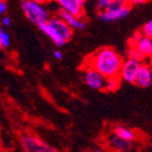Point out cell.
<instances>
[{
  "instance_id": "cell-1",
  "label": "cell",
  "mask_w": 152,
  "mask_h": 152,
  "mask_svg": "<svg viewBox=\"0 0 152 152\" xmlns=\"http://www.w3.org/2000/svg\"><path fill=\"white\" fill-rule=\"evenodd\" d=\"M124 61L114 49L102 48L91 58V68H94L104 78L117 79L120 76Z\"/></svg>"
},
{
  "instance_id": "cell-2",
  "label": "cell",
  "mask_w": 152,
  "mask_h": 152,
  "mask_svg": "<svg viewBox=\"0 0 152 152\" xmlns=\"http://www.w3.org/2000/svg\"><path fill=\"white\" fill-rule=\"evenodd\" d=\"M39 30L50 37L56 47L64 46L72 37V29L61 18H50L47 23L38 26Z\"/></svg>"
},
{
  "instance_id": "cell-3",
  "label": "cell",
  "mask_w": 152,
  "mask_h": 152,
  "mask_svg": "<svg viewBox=\"0 0 152 152\" xmlns=\"http://www.w3.org/2000/svg\"><path fill=\"white\" fill-rule=\"evenodd\" d=\"M131 12V7L121 0H110L105 11L99 13V18L104 23H112L127 17Z\"/></svg>"
},
{
  "instance_id": "cell-4",
  "label": "cell",
  "mask_w": 152,
  "mask_h": 152,
  "mask_svg": "<svg viewBox=\"0 0 152 152\" xmlns=\"http://www.w3.org/2000/svg\"><path fill=\"white\" fill-rule=\"evenodd\" d=\"M21 9L25 13L26 17L33 23L39 26L49 20V15L47 10L38 1L25 0L21 2Z\"/></svg>"
},
{
  "instance_id": "cell-5",
  "label": "cell",
  "mask_w": 152,
  "mask_h": 152,
  "mask_svg": "<svg viewBox=\"0 0 152 152\" xmlns=\"http://www.w3.org/2000/svg\"><path fill=\"white\" fill-rule=\"evenodd\" d=\"M20 144L25 152H58V150L48 142L33 135H23Z\"/></svg>"
},
{
  "instance_id": "cell-6",
  "label": "cell",
  "mask_w": 152,
  "mask_h": 152,
  "mask_svg": "<svg viewBox=\"0 0 152 152\" xmlns=\"http://www.w3.org/2000/svg\"><path fill=\"white\" fill-rule=\"evenodd\" d=\"M140 67H142L140 62L132 60V58H128L127 61H124V65H122L121 71H120V77L127 83H135Z\"/></svg>"
},
{
  "instance_id": "cell-7",
  "label": "cell",
  "mask_w": 152,
  "mask_h": 152,
  "mask_svg": "<svg viewBox=\"0 0 152 152\" xmlns=\"http://www.w3.org/2000/svg\"><path fill=\"white\" fill-rule=\"evenodd\" d=\"M130 47H134L145 58H152V38L142 34H136L129 42Z\"/></svg>"
},
{
  "instance_id": "cell-8",
  "label": "cell",
  "mask_w": 152,
  "mask_h": 152,
  "mask_svg": "<svg viewBox=\"0 0 152 152\" xmlns=\"http://www.w3.org/2000/svg\"><path fill=\"white\" fill-rule=\"evenodd\" d=\"M83 80H84V83L93 89H96V91L105 89L107 79L104 78L100 72L95 70L94 68H89L87 70H85L83 76Z\"/></svg>"
},
{
  "instance_id": "cell-9",
  "label": "cell",
  "mask_w": 152,
  "mask_h": 152,
  "mask_svg": "<svg viewBox=\"0 0 152 152\" xmlns=\"http://www.w3.org/2000/svg\"><path fill=\"white\" fill-rule=\"evenodd\" d=\"M58 4L60 9L66 11L76 18H80L84 12V0H58Z\"/></svg>"
},
{
  "instance_id": "cell-10",
  "label": "cell",
  "mask_w": 152,
  "mask_h": 152,
  "mask_svg": "<svg viewBox=\"0 0 152 152\" xmlns=\"http://www.w3.org/2000/svg\"><path fill=\"white\" fill-rule=\"evenodd\" d=\"M107 142H109L110 147L113 150H115L116 152H126L128 150H130L132 142L124 140V138L119 137L113 132L109 136V138H107Z\"/></svg>"
},
{
  "instance_id": "cell-11",
  "label": "cell",
  "mask_w": 152,
  "mask_h": 152,
  "mask_svg": "<svg viewBox=\"0 0 152 152\" xmlns=\"http://www.w3.org/2000/svg\"><path fill=\"white\" fill-rule=\"evenodd\" d=\"M152 83V71L148 65H142L135 84L140 87H149Z\"/></svg>"
},
{
  "instance_id": "cell-12",
  "label": "cell",
  "mask_w": 152,
  "mask_h": 152,
  "mask_svg": "<svg viewBox=\"0 0 152 152\" xmlns=\"http://www.w3.org/2000/svg\"><path fill=\"white\" fill-rule=\"evenodd\" d=\"M58 15H60V18H61L62 20L65 21L71 29L83 30V29L85 28V23H84V21H82L80 18H76L75 16L70 15L69 13L62 10V9L58 10Z\"/></svg>"
},
{
  "instance_id": "cell-13",
  "label": "cell",
  "mask_w": 152,
  "mask_h": 152,
  "mask_svg": "<svg viewBox=\"0 0 152 152\" xmlns=\"http://www.w3.org/2000/svg\"><path fill=\"white\" fill-rule=\"evenodd\" d=\"M114 133L121 138H124V140H129V142H132L135 137V133L132 130L128 129L126 127H121V126H117L114 129Z\"/></svg>"
},
{
  "instance_id": "cell-14",
  "label": "cell",
  "mask_w": 152,
  "mask_h": 152,
  "mask_svg": "<svg viewBox=\"0 0 152 152\" xmlns=\"http://www.w3.org/2000/svg\"><path fill=\"white\" fill-rule=\"evenodd\" d=\"M10 43H11L10 35L5 32L4 29L1 28L0 29V46H1V48L7 49L10 46Z\"/></svg>"
},
{
  "instance_id": "cell-15",
  "label": "cell",
  "mask_w": 152,
  "mask_h": 152,
  "mask_svg": "<svg viewBox=\"0 0 152 152\" xmlns=\"http://www.w3.org/2000/svg\"><path fill=\"white\" fill-rule=\"evenodd\" d=\"M128 58H132V60H135V61L140 62L145 56H142L136 48H134V47H129V49H128Z\"/></svg>"
},
{
  "instance_id": "cell-16",
  "label": "cell",
  "mask_w": 152,
  "mask_h": 152,
  "mask_svg": "<svg viewBox=\"0 0 152 152\" xmlns=\"http://www.w3.org/2000/svg\"><path fill=\"white\" fill-rule=\"evenodd\" d=\"M119 85V80L117 79H109L107 80V84H105V89L107 91H114L118 87Z\"/></svg>"
},
{
  "instance_id": "cell-17",
  "label": "cell",
  "mask_w": 152,
  "mask_h": 152,
  "mask_svg": "<svg viewBox=\"0 0 152 152\" xmlns=\"http://www.w3.org/2000/svg\"><path fill=\"white\" fill-rule=\"evenodd\" d=\"M142 35L152 38V19L144 25V27H142Z\"/></svg>"
},
{
  "instance_id": "cell-18",
  "label": "cell",
  "mask_w": 152,
  "mask_h": 152,
  "mask_svg": "<svg viewBox=\"0 0 152 152\" xmlns=\"http://www.w3.org/2000/svg\"><path fill=\"white\" fill-rule=\"evenodd\" d=\"M109 3L110 0H99V1H97V8H98V10H100V12H103L107 10Z\"/></svg>"
},
{
  "instance_id": "cell-19",
  "label": "cell",
  "mask_w": 152,
  "mask_h": 152,
  "mask_svg": "<svg viewBox=\"0 0 152 152\" xmlns=\"http://www.w3.org/2000/svg\"><path fill=\"white\" fill-rule=\"evenodd\" d=\"M7 10H8V3L5 2V1H3V0H1L0 1V14L3 15Z\"/></svg>"
},
{
  "instance_id": "cell-20",
  "label": "cell",
  "mask_w": 152,
  "mask_h": 152,
  "mask_svg": "<svg viewBox=\"0 0 152 152\" xmlns=\"http://www.w3.org/2000/svg\"><path fill=\"white\" fill-rule=\"evenodd\" d=\"M1 23H2V26H4V27H8V26L11 25V18L8 17V16H4V17H2Z\"/></svg>"
},
{
  "instance_id": "cell-21",
  "label": "cell",
  "mask_w": 152,
  "mask_h": 152,
  "mask_svg": "<svg viewBox=\"0 0 152 152\" xmlns=\"http://www.w3.org/2000/svg\"><path fill=\"white\" fill-rule=\"evenodd\" d=\"M53 56H54V58H58V60H62V58H63V53H62L60 50H56V51H54Z\"/></svg>"
},
{
  "instance_id": "cell-22",
  "label": "cell",
  "mask_w": 152,
  "mask_h": 152,
  "mask_svg": "<svg viewBox=\"0 0 152 152\" xmlns=\"http://www.w3.org/2000/svg\"><path fill=\"white\" fill-rule=\"evenodd\" d=\"M133 4H142V3H145V1L142 0H135V1H132Z\"/></svg>"
},
{
  "instance_id": "cell-23",
  "label": "cell",
  "mask_w": 152,
  "mask_h": 152,
  "mask_svg": "<svg viewBox=\"0 0 152 152\" xmlns=\"http://www.w3.org/2000/svg\"><path fill=\"white\" fill-rule=\"evenodd\" d=\"M94 152H102L101 151V150H99V149H97V150H95V151Z\"/></svg>"
},
{
  "instance_id": "cell-24",
  "label": "cell",
  "mask_w": 152,
  "mask_h": 152,
  "mask_svg": "<svg viewBox=\"0 0 152 152\" xmlns=\"http://www.w3.org/2000/svg\"><path fill=\"white\" fill-rule=\"evenodd\" d=\"M151 67H152V61H151Z\"/></svg>"
}]
</instances>
